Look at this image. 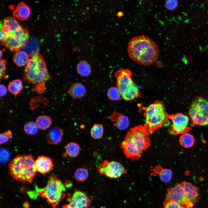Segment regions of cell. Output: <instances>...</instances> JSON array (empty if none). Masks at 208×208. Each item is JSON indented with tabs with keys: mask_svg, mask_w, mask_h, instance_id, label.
I'll use <instances>...</instances> for the list:
<instances>
[{
	"mask_svg": "<svg viewBox=\"0 0 208 208\" xmlns=\"http://www.w3.org/2000/svg\"><path fill=\"white\" fill-rule=\"evenodd\" d=\"M127 51L129 57L140 66L150 65L157 60L159 51L155 41L144 35L136 36L129 42Z\"/></svg>",
	"mask_w": 208,
	"mask_h": 208,
	"instance_id": "1",
	"label": "cell"
},
{
	"mask_svg": "<svg viewBox=\"0 0 208 208\" xmlns=\"http://www.w3.org/2000/svg\"><path fill=\"white\" fill-rule=\"evenodd\" d=\"M149 134L144 126L140 125L131 128L121 146L125 156L132 161L139 159L151 144Z\"/></svg>",
	"mask_w": 208,
	"mask_h": 208,
	"instance_id": "2",
	"label": "cell"
},
{
	"mask_svg": "<svg viewBox=\"0 0 208 208\" xmlns=\"http://www.w3.org/2000/svg\"><path fill=\"white\" fill-rule=\"evenodd\" d=\"M35 161L31 155H18L9 165V173L16 181L31 183L36 174Z\"/></svg>",
	"mask_w": 208,
	"mask_h": 208,
	"instance_id": "3",
	"label": "cell"
},
{
	"mask_svg": "<svg viewBox=\"0 0 208 208\" xmlns=\"http://www.w3.org/2000/svg\"><path fill=\"white\" fill-rule=\"evenodd\" d=\"M23 77L27 82L39 84L44 83L50 79L45 61L39 52L29 59L24 69Z\"/></svg>",
	"mask_w": 208,
	"mask_h": 208,
	"instance_id": "4",
	"label": "cell"
},
{
	"mask_svg": "<svg viewBox=\"0 0 208 208\" xmlns=\"http://www.w3.org/2000/svg\"><path fill=\"white\" fill-rule=\"evenodd\" d=\"M142 109L145 118L143 126L149 134L162 127L168 120L165 104L161 101H155Z\"/></svg>",
	"mask_w": 208,
	"mask_h": 208,
	"instance_id": "5",
	"label": "cell"
},
{
	"mask_svg": "<svg viewBox=\"0 0 208 208\" xmlns=\"http://www.w3.org/2000/svg\"><path fill=\"white\" fill-rule=\"evenodd\" d=\"M116 79L117 87L121 94L122 98L130 101L141 96L138 88L133 82L132 73L129 69L118 70L114 74Z\"/></svg>",
	"mask_w": 208,
	"mask_h": 208,
	"instance_id": "6",
	"label": "cell"
},
{
	"mask_svg": "<svg viewBox=\"0 0 208 208\" xmlns=\"http://www.w3.org/2000/svg\"><path fill=\"white\" fill-rule=\"evenodd\" d=\"M65 185L56 176L51 175L46 187L40 191L39 194L54 208L65 196Z\"/></svg>",
	"mask_w": 208,
	"mask_h": 208,
	"instance_id": "7",
	"label": "cell"
},
{
	"mask_svg": "<svg viewBox=\"0 0 208 208\" xmlns=\"http://www.w3.org/2000/svg\"><path fill=\"white\" fill-rule=\"evenodd\" d=\"M188 114L194 125H208V99L202 96L196 98L190 105Z\"/></svg>",
	"mask_w": 208,
	"mask_h": 208,
	"instance_id": "8",
	"label": "cell"
},
{
	"mask_svg": "<svg viewBox=\"0 0 208 208\" xmlns=\"http://www.w3.org/2000/svg\"><path fill=\"white\" fill-rule=\"evenodd\" d=\"M28 30L22 26L15 31L5 34L1 44L11 51L20 50L21 47L29 38Z\"/></svg>",
	"mask_w": 208,
	"mask_h": 208,
	"instance_id": "9",
	"label": "cell"
},
{
	"mask_svg": "<svg viewBox=\"0 0 208 208\" xmlns=\"http://www.w3.org/2000/svg\"><path fill=\"white\" fill-rule=\"evenodd\" d=\"M168 202L175 203L184 208H191L194 205L185 196L181 183L167 189L164 203Z\"/></svg>",
	"mask_w": 208,
	"mask_h": 208,
	"instance_id": "10",
	"label": "cell"
},
{
	"mask_svg": "<svg viewBox=\"0 0 208 208\" xmlns=\"http://www.w3.org/2000/svg\"><path fill=\"white\" fill-rule=\"evenodd\" d=\"M97 170L100 173L111 178H117L127 172V170L120 163L105 160L99 164Z\"/></svg>",
	"mask_w": 208,
	"mask_h": 208,
	"instance_id": "11",
	"label": "cell"
},
{
	"mask_svg": "<svg viewBox=\"0 0 208 208\" xmlns=\"http://www.w3.org/2000/svg\"><path fill=\"white\" fill-rule=\"evenodd\" d=\"M168 119L172 122V131L174 135L186 132L189 123V118L185 115L181 113L170 115L166 113Z\"/></svg>",
	"mask_w": 208,
	"mask_h": 208,
	"instance_id": "12",
	"label": "cell"
},
{
	"mask_svg": "<svg viewBox=\"0 0 208 208\" xmlns=\"http://www.w3.org/2000/svg\"><path fill=\"white\" fill-rule=\"evenodd\" d=\"M91 200L83 192L76 190L68 199V203L63 206V208H85L90 204Z\"/></svg>",
	"mask_w": 208,
	"mask_h": 208,
	"instance_id": "13",
	"label": "cell"
},
{
	"mask_svg": "<svg viewBox=\"0 0 208 208\" xmlns=\"http://www.w3.org/2000/svg\"><path fill=\"white\" fill-rule=\"evenodd\" d=\"M35 166L36 171L44 174L50 172L53 165L50 158L41 155L38 157L35 160Z\"/></svg>",
	"mask_w": 208,
	"mask_h": 208,
	"instance_id": "14",
	"label": "cell"
},
{
	"mask_svg": "<svg viewBox=\"0 0 208 208\" xmlns=\"http://www.w3.org/2000/svg\"><path fill=\"white\" fill-rule=\"evenodd\" d=\"M181 183L185 196L194 205L198 199L199 189L190 182L184 181Z\"/></svg>",
	"mask_w": 208,
	"mask_h": 208,
	"instance_id": "15",
	"label": "cell"
},
{
	"mask_svg": "<svg viewBox=\"0 0 208 208\" xmlns=\"http://www.w3.org/2000/svg\"><path fill=\"white\" fill-rule=\"evenodd\" d=\"M21 26L14 17L8 16L5 17L2 23L1 22L0 29H2L6 34L15 31Z\"/></svg>",
	"mask_w": 208,
	"mask_h": 208,
	"instance_id": "16",
	"label": "cell"
},
{
	"mask_svg": "<svg viewBox=\"0 0 208 208\" xmlns=\"http://www.w3.org/2000/svg\"><path fill=\"white\" fill-rule=\"evenodd\" d=\"M39 44L36 39L32 37L29 38L27 41L20 49V50L26 53L31 57L39 52Z\"/></svg>",
	"mask_w": 208,
	"mask_h": 208,
	"instance_id": "17",
	"label": "cell"
},
{
	"mask_svg": "<svg viewBox=\"0 0 208 208\" xmlns=\"http://www.w3.org/2000/svg\"><path fill=\"white\" fill-rule=\"evenodd\" d=\"M114 125L119 129L123 130L127 128L129 125V120L126 116L114 112L110 117Z\"/></svg>",
	"mask_w": 208,
	"mask_h": 208,
	"instance_id": "18",
	"label": "cell"
},
{
	"mask_svg": "<svg viewBox=\"0 0 208 208\" xmlns=\"http://www.w3.org/2000/svg\"><path fill=\"white\" fill-rule=\"evenodd\" d=\"M62 137V132L60 128L54 127L51 129L46 135V139L49 144H56L61 141Z\"/></svg>",
	"mask_w": 208,
	"mask_h": 208,
	"instance_id": "19",
	"label": "cell"
},
{
	"mask_svg": "<svg viewBox=\"0 0 208 208\" xmlns=\"http://www.w3.org/2000/svg\"><path fill=\"white\" fill-rule=\"evenodd\" d=\"M31 10L29 7L23 3H18L13 13V16L20 20L27 19L30 16Z\"/></svg>",
	"mask_w": 208,
	"mask_h": 208,
	"instance_id": "20",
	"label": "cell"
},
{
	"mask_svg": "<svg viewBox=\"0 0 208 208\" xmlns=\"http://www.w3.org/2000/svg\"><path fill=\"white\" fill-rule=\"evenodd\" d=\"M86 92L84 86L80 83H75L70 88L68 92L73 97L78 99L82 97L85 95Z\"/></svg>",
	"mask_w": 208,
	"mask_h": 208,
	"instance_id": "21",
	"label": "cell"
},
{
	"mask_svg": "<svg viewBox=\"0 0 208 208\" xmlns=\"http://www.w3.org/2000/svg\"><path fill=\"white\" fill-rule=\"evenodd\" d=\"M29 59L28 54L25 52L20 50L15 53L13 58L14 63L19 67L26 66Z\"/></svg>",
	"mask_w": 208,
	"mask_h": 208,
	"instance_id": "22",
	"label": "cell"
},
{
	"mask_svg": "<svg viewBox=\"0 0 208 208\" xmlns=\"http://www.w3.org/2000/svg\"><path fill=\"white\" fill-rule=\"evenodd\" d=\"M154 170V172L159 174L160 179L163 181L168 183L171 180L172 176L171 170L163 169L158 166L155 167Z\"/></svg>",
	"mask_w": 208,
	"mask_h": 208,
	"instance_id": "23",
	"label": "cell"
},
{
	"mask_svg": "<svg viewBox=\"0 0 208 208\" xmlns=\"http://www.w3.org/2000/svg\"><path fill=\"white\" fill-rule=\"evenodd\" d=\"M35 123L38 129L45 130L51 126L52 121L49 116L46 115H42L37 117Z\"/></svg>",
	"mask_w": 208,
	"mask_h": 208,
	"instance_id": "24",
	"label": "cell"
},
{
	"mask_svg": "<svg viewBox=\"0 0 208 208\" xmlns=\"http://www.w3.org/2000/svg\"><path fill=\"white\" fill-rule=\"evenodd\" d=\"M77 70L78 73L83 77H87L91 72L90 66L85 60L80 61L77 64Z\"/></svg>",
	"mask_w": 208,
	"mask_h": 208,
	"instance_id": "25",
	"label": "cell"
},
{
	"mask_svg": "<svg viewBox=\"0 0 208 208\" xmlns=\"http://www.w3.org/2000/svg\"><path fill=\"white\" fill-rule=\"evenodd\" d=\"M22 81L18 79L14 80L10 82L8 86L9 91L14 95L18 94L23 89Z\"/></svg>",
	"mask_w": 208,
	"mask_h": 208,
	"instance_id": "26",
	"label": "cell"
},
{
	"mask_svg": "<svg viewBox=\"0 0 208 208\" xmlns=\"http://www.w3.org/2000/svg\"><path fill=\"white\" fill-rule=\"evenodd\" d=\"M179 141L182 146L185 148H188L193 145L194 140L193 136L191 134L185 132L182 134L181 136Z\"/></svg>",
	"mask_w": 208,
	"mask_h": 208,
	"instance_id": "27",
	"label": "cell"
},
{
	"mask_svg": "<svg viewBox=\"0 0 208 208\" xmlns=\"http://www.w3.org/2000/svg\"><path fill=\"white\" fill-rule=\"evenodd\" d=\"M79 145L75 142H71L69 143L66 146V153L70 157H75L77 156L79 154Z\"/></svg>",
	"mask_w": 208,
	"mask_h": 208,
	"instance_id": "28",
	"label": "cell"
},
{
	"mask_svg": "<svg viewBox=\"0 0 208 208\" xmlns=\"http://www.w3.org/2000/svg\"><path fill=\"white\" fill-rule=\"evenodd\" d=\"M103 127L101 124H95L92 127L90 130L91 136L95 139L101 138L103 136Z\"/></svg>",
	"mask_w": 208,
	"mask_h": 208,
	"instance_id": "29",
	"label": "cell"
},
{
	"mask_svg": "<svg viewBox=\"0 0 208 208\" xmlns=\"http://www.w3.org/2000/svg\"><path fill=\"white\" fill-rule=\"evenodd\" d=\"M107 94L108 98L113 101H118L122 98L120 92L117 87H112L109 88Z\"/></svg>",
	"mask_w": 208,
	"mask_h": 208,
	"instance_id": "30",
	"label": "cell"
},
{
	"mask_svg": "<svg viewBox=\"0 0 208 208\" xmlns=\"http://www.w3.org/2000/svg\"><path fill=\"white\" fill-rule=\"evenodd\" d=\"M74 175L76 180L79 182H83L88 178L89 173L86 169L81 168H79L76 170Z\"/></svg>",
	"mask_w": 208,
	"mask_h": 208,
	"instance_id": "31",
	"label": "cell"
},
{
	"mask_svg": "<svg viewBox=\"0 0 208 208\" xmlns=\"http://www.w3.org/2000/svg\"><path fill=\"white\" fill-rule=\"evenodd\" d=\"M38 128L35 122H30L26 124L24 127V131L27 134L34 135L37 133Z\"/></svg>",
	"mask_w": 208,
	"mask_h": 208,
	"instance_id": "32",
	"label": "cell"
},
{
	"mask_svg": "<svg viewBox=\"0 0 208 208\" xmlns=\"http://www.w3.org/2000/svg\"><path fill=\"white\" fill-rule=\"evenodd\" d=\"M12 137V132L10 130L1 133L0 135V144H3L6 142L10 139H11Z\"/></svg>",
	"mask_w": 208,
	"mask_h": 208,
	"instance_id": "33",
	"label": "cell"
},
{
	"mask_svg": "<svg viewBox=\"0 0 208 208\" xmlns=\"http://www.w3.org/2000/svg\"><path fill=\"white\" fill-rule=\"evenodd\" d=\"M178 2L177 0H168L166 1L165 5L166 9L172 10L175 9L177 7Z\"/></svg>",
	"mask_w": 208,
	"mask_h": 208,
	"instance_id": "34",
	"label": "cell"
},
{
	"mask_svg": "<svg viewBox=\"0 0 208 208\" xmlns=\"http://www.w3.org/2000/svg\"><path fill=\"white\" fill-rule=\"evenodd\" d=\"M0 77L1 78L5 74L6 70V63L5 60L3 59L0 60Z\"/></svg>",
	"mask_w": 208,
	"mask_h": 208,
	"instance_id": "35",
	"label": "cell"
},
{
	"mask_svg": "<svg viewBox=\"0 0 208 208\" xmlns=\"http://www.w3.org/2000/svg\"><path fill=\"white\" fill-rule=\"evenodd\" d=\"M164 208H184L179 204L173 202L163 203Z\"/></svg>",
	"mask_w": 208,
	"mask_h": 208,
	"instance_id": "36",
	"label": "cell"
},
{
	"mask_svg": "<svg viewBox=\"0 0 208 208\" xmlns=\"http://www.w3.org/2000/svg\"><path fill=\"white\" fill-rule=\"evenodd\" d=\"M0 96H3L6 94L7 92V88L3 85H1L0 86Z\"/></svg>",
	"mask_w": 208,
	"mask_h": 208,
	"instance_id": "37",
	"label": "cell"
},
{
	"mask_svg": "<svg viewBox=\"0 0 208 208\" xmlns=\"http://www.w3.org/2000/svg\"><path fill=\"white\" fill-rule=\"evenodd\" d=\"M0 40L1 42H2L5 38V34L3 31L0 29Z\"/></svg>",
	"mask_w": 208,
	"mask_h": 208,
	"instance_id": "38",
	"label": "cell"
},
{
	"mask_svg": "<svg viewBox=\"0 0 208 208\" xmlns=\"http://www.w3.org/2000/svg\"><path fill=\"white\" fill-rule=\"evenodd\" d=\"M2 51L1 50L0 51V57L1 58V57L2 56Z\"/></svg>",
	"mask_w": 208,
	"mask_h": 208,
	"instance_id": "39",
	"label": "cell"
}]
</instances>
